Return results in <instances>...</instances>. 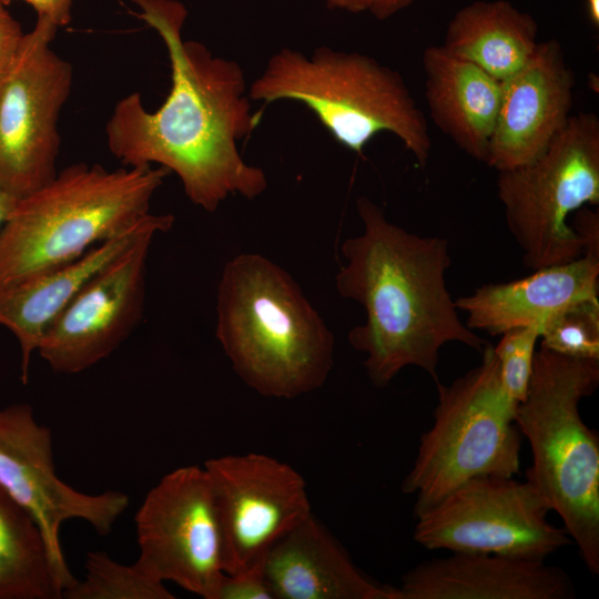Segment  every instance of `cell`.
<instances>
[{"instance_id": "obj_1", "label": "cell", "mask_w": 599, "mask_h": 599, "mask_svg": "<svg viewBox=\"0 0 599 599\" xmlns=\"http://www.w3.org/2000/svg\"><path fill=\"white\" fill-rule=\"evenodd\" d=\"M138 17L165 44L171 89L155 111L133 92L114 106L105 133L124 166L156 165L180 179L187 199L214 212L230 195L254 200L267 187L265 172L244 161L237 142L261 121L240 64L203 43L184 40L186 8L177 0H133Z\"/></svg>"}, {"instance_id": "obj_2", "label": "cell", "mask_w": 599, "mask_h": 599, "mask_svg": "<svg viewBox=\"0 0 599 599\" xmlns=\"http://www.w3.org/2000/svg\"><path fill=\"white\" fill-rule=\"evenodd\" d=\"M356 210L363 231L342 243L346 263L335 276L338 294L361 304L366 314L364 324L348 332V342L365 354L364 367L376 387L387 386L407 366L437 382L446 344L480 352L487 344L461 322L447 288L448 243L388 221L367 196L356 200Z\"/></svg>"}, {"instance_id": "obj_3", "label": "cell", "mask_w": 599, "mask_h": 599, "mask_svg": "<svg viewBox=\"0 0 599 599\" xmlns=\"http://www.w3.org/2000/svg\"><path fill=\"white\" fill-rule=\"evenodd\" d=\"M215 336L235 374L262 396L292 399L321 388L335 337L297 282L257 253L225 263Z\"/></svg>"}, {"instance_id": "obj_4", "label": "cell", "mask_w": 599, "mask_h": 599, "mask_svg": "<svg viewBox=\"0 0 599 599\" xmlns=\"http://www.w3.org/2000/svg\"><path fill=\"white\" fill-rule=\"evenodd\" d=\"M169 171L72 164L17 199L0 229V287L71 262L140 223Z\"/></svg>"}, {"instance_id": "obj_5", "label": "cell", "mask_w": 599, "mask_h": 599, "mask_svg": "<svg viewBox=\"0 0 599 599\" xmlns=\"http://www.w3.org/2000/svg\"><path fill=\"white\" fill-rule=\"evenodd\" d=\"M599 385V359L535 353L515 424L531 451L529 481L556 511L587 569L599 573V438L579 405Z\"/></svg>"}, {"instance_id": "obj_6", "label": "cell", "mask_w": 599, "mask_h": 599, "mask_svg": "<svg viewBox=\"0 0 599 599\" xmlns=\"http://www.w3.org/2000/svg\"><path fill=\"white\" fill-rule=\"evenodd\" d=\"M251 101L305 105L347 150L363 155L378 133L397 136L425 167L432 150L428 123L403 77L375 58L328 47L309 55L283 48L248 87Z\"/></svg>"}, {"instance_id": "obj_7", "label": "cell", "mask_w": 599, "mask_h": 599, "mask_svg": "<svg viewBox=\"0 0 599 599\" xmlns=\"http://www.w3.org/2000/svg\"><path fill=\"white\" fill-rule=\"evenodd\" d=\"M481 354L480 364L451 384L436 382L434 423L402 484L405 494L416 496L415 515L471 478L519 473L518 405L501 387L494 346L487 343Z\"/></svg>"}, {"instance_id": "obj_8", "label": "cell", "mask_w": 599, "mask_h": 599, "mask_svg": "<svg viewBox=\"0 0 599 599\" xmlns=\"http://www.w3.org/2000/svg\"><path fill=\"white\" fill-rule=\"evenodd\" d=\"M497 195L505 221L530 270L568 263L583 255L568 219L599 203V118L571 115L531 162L498 171Z\"/></svg>"}, {"instance_id": "obj_9", "label": "cell", "mask_w": 599, "mask_h": 599, "mask_svg": "<svg viewBox=\"0 0 599 599\" xmlns=\"http://www.w3.org/2000/svg\"><path fill=\"white\" fill-rule=\"evenodd\" d=\"M58 27L38 17L0 75V189L23 197L57 174L60 112L72 67L51 47Z\"/></svg>"}, {"instance_id": "obj_10", "label": "cell", "mask_w": 599, "mask_h": 599, "mask_svg": "<svg viewBox=\"0 0 599 599\" xmlns=\"http://www.w3.org/2000/svg\"><path fill=\"white\" fill-rule=\"evenodd\" d=\"M549 510L527 480L476 477L415 515L414 539L428 550L545 560L571 544L565 528L547 520Z\"/></svg>"}, {"instance_id": "obj_11", "label": "cell", "mask_w": 599, "mask_h": 599, "mask_svg": "<svg viewBox=\"0 0 599 599\" xmlns=\"http://www.w3.org/2000/svg\"><path fill=\"white\" fill-rule=\"evenodd\" d=\"M135 565L152 578L213 599L224 571L223 537L210 477L196 465L164 475L135 517Z\"/></svg>"}, {"instance_id": "obj_12", "label": "cell", "mask_w": 599, "mask_h": 599, "mask_svg": "<svg viewBox=\"0 0 599 599\" xmlns=\"http://www.w3.org/2000/svg\"><path fill=\"white\" fill-rule=\"evenodd\" d=\"M0 487L37 522L62 595L77 581L62 551V525L82 520L105 536L130 504L118 490L92 495L64 483L55 471L52 433L24 403L0 409Z\"/></svg>"}, {"instance_id": "obj_13", "label": "cell", "mask_w": 599, "mask_h": 599, "mask_svg": "<svg viewBox=\"0 0 599 599\" xmlns=\"http://www.w3.org/2000/svg\"><path fill=\"white\" fill-rule=\"evenodd\" d=\"M203 467L220 517L225 573L263 569L270 549L312 514L303 476L260 453L211 458Z\"/></svg>"}, {"instance_id": "obj_14", "label": "cell", "mask_w": 599, "mask_h": 599, "mask_svg": "<svg viewBox=\"0 0 599 599\" xmlns=\"http://www.w3.org/2000/svg\"><path fill=\"white\" fill-rule=\"evenodd\" d=\"M141 234L98 271L44 332L37 353L58 374H79L114 353L140 324L154 237Z\"/></svg>"}, {"instance_id": "obj_15", "label": "cell", "mask_w": 599, "mask_h": 599, "mask_svg": "<svg viewBox=\"0 0 599 599\" xmlns=\"http://www.w3.org/2000/svg\"><path fill=\"white\" fill-rule=\"evenodd\" d=\"M575 82L560 42H538L524 67L500 82L499 109L485 163L498 172L541 154L571 116Z\"/></svg>"}, {"instance_id": "obj_16", "label": "cell", "mask_w": 599, "mask_h": 599, "mask_svg": "<svg viewBox=\"0 0 599 599\" xmlns=\"http://www.w3.org/2000/svg\"><path fill=\"white\" fill-rule=\"evenodd\" d=\"M397 599H571L569 575L545 560L451 552L407 571Z\"/></svg>"}, {"instance_id": "obj_17", "label": "cell", "mask_w": 599, "mask_h": 599, "mask_svg": "<svg viewBox=\"0 0 599 599\" xmlns=\"http://www.w3.org/2000/svg\"><path fill=\"white\" fill-rule=\"evenodd\" d=\"M173 223L171 214L150 212L135 226L95 245L82 256L0 287V325L18 341L23 384L28 382L30 361L44 332L81 287L141 234L152 229L167 232Z\"/></svg>"}, {"instance_id": "obj_18", "label": "cell", "mask_w": 599, "mask_h": 599, "mask_svg": "<svg viewBox=\"0 0 599 599\" xmlns=\"http://www.w3.org/2000/svg\"><path fill=\"white\" fill-rule=\"evenodd\" d=\"M263 572L274 599H397L395 587L366 576L313 514L270 549Z\"/></svg>"}, {"instance_id": "obj_19", "label": "cell", "mask_w": 599, "mask_h": 599, "mask_svg": "<svg viewBox=\"0 0 599 599\" xmlns=\"http://www.w3.org/2000/svg\"><path fill=\"white\" fill-rule=\"evenodd\" d=\"M599 257L583 254L568 263L534 270L505 283L485 284L455 301L466 326L491 335L541 323L575 302L597 297Z\"/></svg>"}, {"instance_id": "obj_20", "label": "cell", "mask_w": 599, "mask_h": 599, "mask_svg": "<svg viewBox=\"0 0 599 599\" xmlns=\"http://www.w3.org/2000/svg\"><path fill=\"white\" fill-rule=\"evenodd\" d=\"M422 61L432 121L467 155L485 162L499 109L500 81L441 45L426 48Z\"/></svg>"}, {"instance_id": "obj_21", "label": "cell", "mask_w": 599, "mask_h": 599, "mask_svg": "<svg viewBox=\"0 0 599 599\" xmlns=\"http://www.w3.org/2000/svg\"><path fill=\"white\" fill-rule=\"evenodd\" d=\"M537 33L534 17L509 1L478 0L454 14L441 47L501 82L530 59Z\"/></svg>"}, {"instance_id": "obj_22", "label": "cell", "mask_w": 599, "mask_h": 599, "mask_svg": "<svg viewBox=\"0 0 599 599\" xmlns=\"http://www.w3.org/2000/svg\"><path fill=\"white\" fill-rule=\"evenodd\" d=\"M58 598L62 589L37 522L0 487V599Z\"/></svg>"}, {"instance_id": "obj_23", "label": "cell", "mask_w": 599, "mask_h": 599, "mask_svg": "<svg viewBox=\"0 0 599 599\" xmlns=\"http://www.w3.org/2000/svg\"><path fill=\"white\" fill-rule=\"evenodd\" d=\"M67 599H173L164 582L141 570L135 564L115 561L104 551H89L85 575L67 590Z\"/></svg>"}, {"instance_id": "obj_24", "label": "cell", "mask_w": 599, "mask_h": 599, "mask_svg": "<svg viewBox=\"0 0 599 599\" xmlns=\"http://www.w3.org/2000/svg\"><path fill=\"white\" fill-rule=\"evenodd\" d=\"M540 346L555 353L599 359V301L590 297L569 304L540 325Z\"/></svg>"}, {"instance_id": "obj_25", "label": "cell", "mask_w": 599, "mask_h": 599, "mask_svg": "<svg viewBox=\"0 0 599 599\" xmlns=\"http://www.w3.org/2000/svg\"><path fill=\"white\" fill-rule=\"evenodd\" d=\"M539 337V325L517 327L502 333L494 346L501 387L517 405L528 392Z\"/></svg>"}, {"instance_id": "obj_26", "label": "cell", "mask_w": 599, "mask_h": 599, "mask_svg": "<svg viewBox=\"0 0 599 599\" xmlns=\"http://www.w3.org/2000/svg\"><path fill=\"white\" fill-rule=\"evenodd\" d=\"M213 599H274L263 569L237 575L223 573Z\"/></svg>"}, {"instance_id": "obj_27", "label": "cell", "mask_w": 599, "mask_h": 599, "mask_svg": "<svg viewBox=\"0 0 599 599\" xmlns=\"http://www.w3.org/2000/svg\"><path fill=\"white\" fill-rule=\"evenodd\" d=\"M326 6L335 10L352 13L368 12L379 20L387 19L408 7L413 0H324Z\"/></svg>"}, {"instance_id": "obj_28", "label": "cell", "mask_w": 599, "mask_h": 599, "mask_svg": "<svg viewBox=\"0 0 599 599\" xmlns=\"http://www.w3.org/2000/svg\"><path fill=\"white\" fill-rule=\"evenodd\" d=\"M24 33L19 22L9 13L0 1V75L16 57Z\"/></svg>"}, {"instance_id": "obj_29", "label": "cell", "mask_w": 599, "mask_h": 599, "mask_svg": "<svg viewBox=\"0 0 599 599\" xmlns=\"http://www.w3.org/2000/svg\"><path fill=\"white\" fill-rule=\"evenodd\" d=\"M571 227L582 242L583 254L599 257V214L589 205L573 213Z\"/></svg>"}, {"instance_id": "obj_30", "label": "cell", "mask_w": 599, "mask_h": 599, "mask_svg": "<svg viewBox=\"0 0 599 599\" xmlns=\"http://www.w3.org/2000/svg\"><path fill=\"white\" fill-rule=\"evenodd\" d=\"M31 6L38 17L54 23L58 28L67 26L71 20L73 0H23Z\"/></svg>"}, {"instance_id": "obj_31", "label": "cell", "mask_w": 599, "mask_h": 599, "mask_svg": "<svg viewBox=\"0 0 599 599\" xmlns=\"http://www.w3.org/2000/svg\"><path fill=\"white\" fill-rule=\"evenodd\" d=\"M16 200L17 199L0 189V229L11 212Z\"/></svg>"}, {"instance_id": "obj_32", "label": "cell", "mask_w": 599, "mask_h": 599, "mask_svg": "<svg viewBox=\"0 0 599 599\" xmlns=\"http://www.w3.org/2000/svg\"><path fill=\"white\" fill-rule=\"evenodd\" d=\"M587 17L591 24L599 27V0H586Z\"/></svg>"}, {"instance_id": "obj_33", "label": "cell", "mask_w": 599, "mask_h": 599, "mask_svg": "<svg viewBox=\"0 0 599 599\" xmlns=\"http://www.w3.org/2000/svg\"><path fill=\"white\" fill-rule=\"evenodd\" d=\"M0 1H2L6 6L11 2V0H0Z\"/></svg>"}]
</instances>
